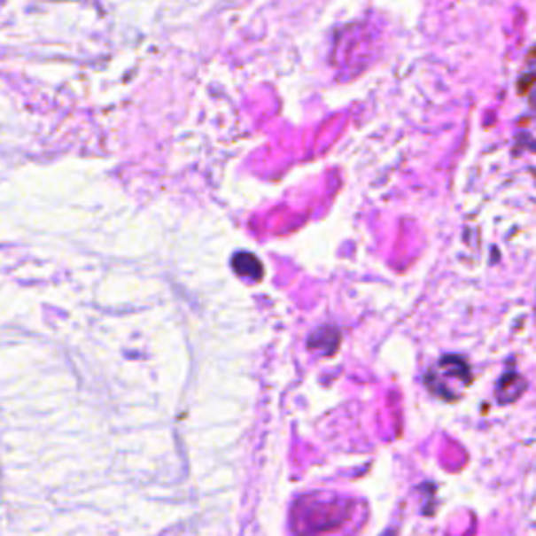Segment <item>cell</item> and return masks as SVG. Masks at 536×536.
Instances as JSON below:
<instances>
[{
    "label": "cell",
    "mask_w": 536,
    "mask_h": 536,
    "mask_svg": "<svg viewBox=\"0 0 536 536\" xmlns=\"http://www.w3.org/2000/svg\"><path fill=\"white\" fill-rule=\"evenodd\" d=\"M233 267L237 268L241 275L252 276V279H260L262 276V267L258 264V260L252 256V253H237Z\"/></svg>",
    "instance_id": "obj_1"
}]
</instances>
